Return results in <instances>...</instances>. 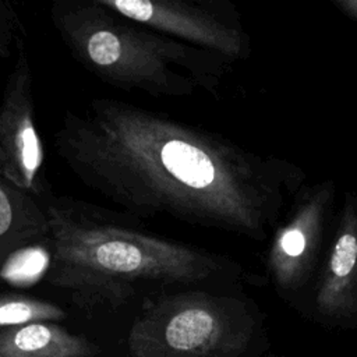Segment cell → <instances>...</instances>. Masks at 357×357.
<instances>
[{
  "instance_id": "obj_8",
  "label": "cell",
  "mask_w": 357,
  "mask_h": 357,
  "mask_svg": "<svg viewBox=\"0 0 357 357\" xmlns=\"http://www.w3.org/2000/svg\"><path fill=\"white\" fill-rule=\"evenodd\" d=\"M315 304L328 318L357 315V194L346 191L319 272Z\"/></svg>"
},
{
  "instance_id": "obj_9",
  "label": "cell",
  "mask_w": 357,
  "mask_h": 357,
  "mask_svg": "<svg viewBox=\"0 0 357 357\" xmlns=\"http://www.w3.org/2000/svg\"><path fill=\"white\" fill-rule=\"evenodd\" d=\"M95 346L52 322L0 329V357H92Z\"/></svg>"
},
{
  "instance_id": "obj_2",
  "label": "cell",
  "mask_w": 357,
  "mask_h": 357,
  "mask_svg": "<svg viewBox=\"0 0 357 357\" xmlns=\"http://www.w3.org/2000/svg\"><path fill=\"white\" fill-rule=\"evenodd\" d=\"M45 216L49 282L88 303H120L137 283H202L238 268L205 250L96 220L75 208L50 204Z\"/></svg>"
},
{
  "instance_id": "obj_12",
  "label": "cell",
  "mask_w": 357,
  "mask_h": 357,
  "mask_svg": "<svg viewBox=\"0 0 357 357\" xmlns=\"http://www.w3.org/2000/svg\"><path fill=\"white\" fill-rule=\"evenodd\" d=\"M15 22L18 21H15L14 13H11L6 4L0 1V54H4L7 46L10 45Z\"/></svg>"
},
{
  "instance_id": "obj_11",
  "label": "cell",
  "mask_w": 357,
  "mask_h": 357,
  "mask_svg": "<svg viewBox=\"0 0 357 357\" xmlns=\"http://www.w3.org/2000/svg\"><path fill=\"white\" fill-rule=\"evenodd\" d=\"M64 311L49 301L21 294L0 296V329L64 318Z\"/></svg>"
},
{
  "instance_id": "obj_6",
  "label": "cell",
  "mask_w": 357,
  "mask_h": 357,
  "mask_svg": "<svg viewBox=\"0 0 357 357\" xmlns=\"http://www.w3.org/2000/svg\"><path fill=\"white\" fill-rule=\"evenodd\" d=\"M335 194L332 180L298 191L286 220L276 227L266 266L280 290H298L315 271L331 223Z\"/></svg>"
},
{
  "instance_id": "obj_3",
  "label": "cell",
  "mask_w": 357,
  "mask_h": 357,
  "mask_svg": "<svg viewBox=\"0 0 357 357\" xmlns=\"http://www.w3.org/2000/svg\"><path fill=\"white\" fill-rule=\"evenodd\" d=\"M53 24L75 60L102 81L152 96H219L231 61L126 20L96 0L56 3Z\"/></svg>"
},
{
  "instance_id": "obj_10",
  "label": "cell",
  "mask_w": 357,
  "mask_h": 357,
  "mask_svg": "<svg viewBox=\"0 0 357 357\" xmlns=\"http://www.w3.org/2000/svg\"><path fill=\"white\" fill-rule=\"evenodd\" d=\"M45 236V211L31 195L0 178V269L14 254Z\"/></svg>"
},
{
  "instance_id": "obj_13",
  "label": "cell",
  "mask_w": 357,
  "mask_h": 357,
  "mask_svg": "<svg viewBox=\"0 0 357 357\" xmlns=\"http://www.w3.org/2000/svg\"><path fill=\"white\" fill-rule=\"evenodd\" d=\"M332 3L342 14L357 22V0H332Z\"/></svg>"
},
{
  "instance_id": "obj_1",
  "label": "cell",
  "mask_w": 357,
  "mask_h": 357,
  "mask_svg": "<svg viewBox=\"0 0 357 357\" xmlns=\"http://www.w3.org/2000/svg\"><path fill=\"white\" fill-rule=\"evenodd\" d=\"M54 142L85 185L131 215L255 241L268 237L305 180L284 159L116 99L67 112Z\"/></svg>"
},
{
  "instance_id": "obj_7",
  "label": "cell",
  "mask_w": 357,
  "mask_h": 357,
  "mask_svg": "<svg viewBox=\"0 0 357 357\" xmlns=\"http://www.w3.org/2000/svg\"><path fill=\"white\" fill-rule=\"evenodd\" d=\"M45 146L35 121L32 71L20 50L0 102V178L28 195H39Z\"/></svg>"
},
{
  "instance_id": "obj_5",
  "label": "cell",
  "mask_w": 357,
  "mask_h": 357,
  "mask_svg": "<svg viewBox=\"0 0 357 357\" xmlns=\"http://www.w3.org/2000/svg\"><path fill=\"white\" fill-rule=\"evenodd\" d=\"M114 14L231 63L250 56L238 11L226 0H96Z\"/></svg>"
},
{
  "instance_id": "obj_4",
  "label": "cell",
  "mask_w": 357,
  "mask_h": 357,
  "mask_svg": "<svg viewBox=\"0 0 357 357\" xmlns=\"http://www.w3.org/2000/svg\"><path fill=\"white\" fill-rule=\"evenodd\" d=\"M251 332L245 304L191 290L152 303L134 322L128 349L131 357H233Z\"/></svg>"
}]
</instances>
